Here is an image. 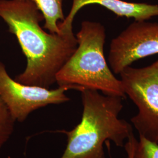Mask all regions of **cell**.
<instances>
[{"label":"cell","mask_w":158,"mask_h":158,"mask_svg":"<svg viewBox=\"0 0 158 158\" xmlns=\"http://www.w3.org/2000/svg\"><path fill=\"white\" fill-rule=\"evenodd\" d=\"M147 21H135L111 40L108 60L114 74H119L139 59L158 54V23Z\"/></svg>","instance_id":"6"},{"label":"cell","mask_w":158,"mask_h":158,"mask_svg":"<svg viewBox=\"0 0 158 158\" xmlns=\"http://www.w3.org/2000/svg\"><path fill=\"white\" fill-rule=\"evenodd\" d=\"M80 92L83 108L81 119L73 130L66 132L67 145L60 158H106V142L124 147L133 132L132 125L119 118L124 98L95 90Z\"/></svg>","instance_id":"2"},{"label":"cell","mask_w":158,"mask_h":158,"mask_svg":"<svg viewBox=\"0 0 158 158\" xmlns=\"http://www.w3.org/2000/svg\"><path fill=\"white\" fill-rule=\"evenodd\" d=\"M119 75L125 95L138 108L131 125L139 136L158 144V60L143 68L128 66Z\"/></svg>","instance_id":"4"},{"label":"cell","mask_w":158,"mask_h":158,"mask_svg":"<svg viewBox=\"0 0 158 158\" xmlns=\"http://www.w3.org/2000/svg\"><path fill=\"white\" fill-rule=\"evenodd\" d=\"M68 90L62 87L51 90L18 82L10 76L5 65L0 62V97L15 122L23 123L31 113L40 108L69 102L65 94Z\"/></svg>","instance_id":"5"},{"label":"cell","mask_w":158,"mask_h":158,"mask_svg":"<svg viewBox=\"0 0 158 158\" xmlns=\"http://www.w3.org/2000/svg\"><path fill=\"white\" fill-rule=\"evenodd\" d=\"M76 35L77 47L57 73L59 87L81 91L91 89L126 98L122 82L108 65L104 53L106 31L101 23L84 21Z\"/></svg>","instance_id":"3"},{"label":"cell","mask_w":158,"mask_h":158,"mask_svg":"<svg viewBox=\"0 0 158 158\" xmlns=\"http://www.w3.org/2000/svg\"><path fill=\"white\" fill-rule=\"evenodd\" d=\"M15 123L0 97V151L11 138L14 130Z\"/></svg>","instance_id":"9"},{"label":"cell","mask_w":158,"mask_h":158,"mask_svg":"<svg viewBox=\"0 0 158 158\" xmlns=\"http://www.w3.org/2000/svg\"><path fill=\"white\" fill-rule=\"evenodd\" d=\"M132 158H158V144L139 136L135 138L132 149Z\"/></svg>","instance_id":"10"},{"label":"cell","mask_w":158,"mask_h":158,"mask_svg":"<svg viewBox=\"0 0 158 158\" xmlns=\"http://www.w3.org/2000/svg\"><path fill=\"white\" fill-rule=\"evenodd\" d=\"M42 14L45 24L44 28L52 34H59L58 23L65 17L63 11L64 0H31Z\"/></svg>","instance_id":"8"},{"label":"cell","mask_w":158,"mask_h":158,"mask_svg":"<svg viewBox=\"0 0 158 158\" xmlns=\"http://www.w3.org/2000/svg\"><path fill=\"white\" fill-rule=\"evenodd\" d=\"M90 4H98L112 12L117 17L133 18L135 21H147L158 16V5L145 2H128L124 0H73L67 17L58 23L59 34L73 32V23L80 9Z\"/></svg>","instance_id":"7"},{"label":"cell","mask_w":158,"mask_h":158,"mask_svg":"<svg viewBox=\"0 0 158 158\" xmlns=\"http://www.w3.org/2000/svg\"><path fill=\"white\" fill-rule=\"evenodd\" d=\"M0 18L16 36L27 59L24 71L14 79L49 89L77 47L76 35L46 32L40 25L44 16L31 0H0Z\"/></svg>","instance_id":"1"},{"label":"cell","mask_w":158,"mask_h":158,"mask_svg":"<svg viewBox=\"0 0 158 158\" xmlns=\"http://www.w3.org/2000/svg\"><path fill=\"white\" fill-rule=\"evenodd\" d=\"M135 136L134 135V132L130 135L128 140L125 142L124 145L125 151L127 155V158H132V149L134 145V141Z\"/></svg>","instance_id":"11"}]
</instances>
